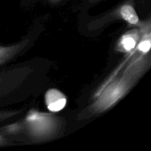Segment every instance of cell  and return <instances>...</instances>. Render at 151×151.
<instances>
[{"instance_id":"obj_8","label":"cell","mask_w":151,"mask_h":151,"mask_svg":"<svg viewBox=\"0 0 151 151\" xmlns=\"http://www.w3.org/2000/svg\"><path fill=\"white\" fill-rule=\"evenodd\" d=\"M103 1V0H89V3L90 4H95V3L100 2V1Z\"/></svg>"},{"instance_id":"obj_7","label":"cell","mask_w":151,"mask_h":151,"mask_svg":"<svg viewBox=\"0 0 151 151\" xmlns=\"http://www.w3.org/2000/svg\"><path fill=\"white\" fill-rule=\"evenodd\" d=\"M4 143H5V140H4V139L0 135V145H2Z\"/></svg>"},{"instance_id":"obj_2","label":"cell","mask_w":151,"mask_h":151,"mask_svg":"<svg viewBox=\"0 0 151 151\" xmlns=\"http://www.w3.org/2000/svg\"><path fill=\"white\" fill-rule=\"evenodd\" d=\"M24 124L27 133L32 140L44 141L57 135L61 121L52 114L31 110L27 115Z\"/></svg>"},{"instance_id":"obj_1","label":"cell","mask_w":151,"mask_h":151,"mask_svg":"<svg viewBox=\"0 0 151 151\" xmlns=\"http://www.w3.org/2000/svg\"><path fill=\"white\" fill-rule=\"evenodd\" d=\"M142 75L123 71L120 76L109 83L91 105L78 115L80 119H88L107 111L122 100L135 86Z\"/></svg>"},{"instance_id":"obj_6","label":"cell","mask_w":151,"mask_h":151,"mask_svg":"<svg viewBox=\"0 0 151 151\" xmlns=\"http://www.w3.org/2000/svg\"><path fill=\"white\" fill-rule=\"evenodd\" d=\"M29 42V39H25L16 44L10 46L0 45V65L9 61L19 55Z\"/></svg>"},{"instance_id":"obj_3","label":"cell","mask_w":151,"mask_h":151,"mask_svg":"<svg viewBox=\"0 0 151 151\" xmlns=\"http://www.w3.org/2000/svg\"><path fill=\"white\" fill-rule=\"evenodd\" d=\"M134 3L135 0H126L113 12L111 16L114 19H122L129 26L139 27L142 24L143 22L140 20L137 15Z\"/></svg>"},{"instance_id":"obj_9","label":"cell","mask_w":151,"mask_h":151,"mask_svg":"<svg viewBox=\"0 0 151 151\" xmlns=\"http://www.w3.org/2000/svg\"><path fill=\"white\" fill-rule=\"evenodd\" d=\"M48 1L52 3H57V2H59L60 1H61V0H48Z\"/></svg>"},{"instance_id":"obj_4","label":"cell","mask_w":151,"mask_h":151,"mask_svg":"<svg viewBox=\"0 0 151 151\" xmlns=\"http://www.w3.org/2000/svg\"><path fill=\"white\" fill-rule=\"evenodd\" d=\"M142 37L140 27H134L123 34L116 44V50L126 55L132 54Z\"/></svg>"},{"instance_id":"obj_5","label":"cell","mask_w":151,"mask_h":151,"mask_svg":"<svg viewBox=\"0 0 151 151\" xmlns=\"http://www.w3.org/2000/svg\"><path fill=\"white\" fill-rule=\"evenodd\" d=\"M67 103L65 94L56 88L49 89L45 94V103L50 111L55 113L63 110Z\"/></svg>"}]
</instances>
